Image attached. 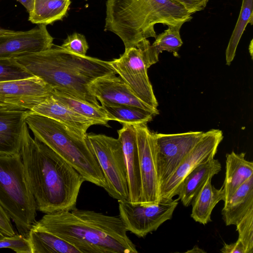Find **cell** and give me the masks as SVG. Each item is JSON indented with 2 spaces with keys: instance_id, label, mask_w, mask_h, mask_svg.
Wrapping results in <instances>:
<instances>
[{
  "instance_id": "cell-1",
  "label": "cell",
  "mask_w": 253,
  "mask_h": 253,
  "mask_svg": "<svg viewBox=\"0 0 253 253\" xmlns=\"http://www.w3.org/2000/svg\"><path fill=\"white\" fill-rule=\"evenodd\" d=\"M20 154L37 211L46 214L76 207L84 179L50 148L32 137L27 125L24 129Z\"/></svg>"
},
{
  "instance_id": "cell-2",
  "label": "cell",
  "mask_w": 253,
  "mask_h": 253,
  "mask_svg": "<svg viewBox=\"0 0 253 253\" xmlns=\"http://www.w3.org/2000/svg\"><path fill=\"white\" fill-rule=\"evenodd\" d=\"M32 228L58 236L80 253H138L119 215H107L76 207L46 213Z\"/></svg>"
},
{
  "instance_id": "cell-3",
  "label": "cell",
  "mask_w": 253,
  "mask_h": 253,
  "mask_svg": "<svg viewBox=\"0 0 253 253\" xmlns=\"http://www.w3.org/2000/svg\"><path fill=\"white\" fill-rule=\"evenodd\" d=\"M33 76L43 80L53 89L69 93L96 106L97 99L89 85L96 79L116 75L108 61L69 52L53 45L41 52L14 58Z\"/></svg>"
},
{
  "instance_id": "cell-4",
  "label": "cell",
  "mask_w": 253,
  "mask_h": 253,
  "mask_svg": "<svg viewBox=\"0 0 253 253\" xmlns=\"http://www.w3.org/2000/svg\"><path fill=\"white\" fill-rule=\"evenodd\" d=\"M191 15L173 0H107L104 30L116 34L128 48L155 38L156 24H183Z\"/></svg>"
},
{
  "instance_id": "cell-5",
  "label": "cell",
  "mask_w": 253,
  "mask_h": 253,
  "mask_svg": "<svg viewBox=\"0 0 253 253\" xmlns=\"http://www.w3.org/2000/svg\"><path fill=\"white\" fill-rule=\"evenodd\" d=\"M26 123L34 138L46 144L71 165L85 181L106 188L104 175L86 136L74 132L57 121L30 111Z\"/></svg>"
},
{
  "instance_id": "cell-6",
  "label": "cell",
  "mask_w": 253,
  "mask_h": 253,
  "mask_svg": "<svg viewBox=\"0 0 253 253\" xmlns=\"http://www.w3.org/2000/svg\"><path fill=\"white\" fill-rule=\"evenodd\" d=\"M0 206L20 234L28 237L36 223L37 205L20 154L0 155Z\"/></svg>"
},
{
  "instance_id": "cell-7",
  "label": "cell",
  "mask_w": 253,
  "mask_h": 253,
  "mask_svg": "<svg viewBox=\"0 0 253 253\" xmlns=\"http://www.w3.org/2000/svg\"><path fill=\"white\" fill-rule=\"evenodd\" d=\"M159 61L147 39L135 46L126 48L118 58L108 61L116 74L141 100L157 109L158 102L149 80L148 69Z\"/></svg>"
},
{
  "instance_id": "cell-8",
  "label": "cell",
  "mask_w": 253,
  "mask_h": 253,
  "mask_svg": "<svg viewBox=\"0 0 253 253\" xmlns=\"http://www.w3.org/2000/svg\"><path fill=\"white\" fill-rule=\"evenodd\" d=\"M86 138L105 179V190L118 201H128L126 165L119 139L92 133Z\"/></svg>"
},
{
  "instance_id": "cell-9",
  "label": "cell",
  "mask_w": 253,
  "mask_h": 253,
  "mask_svg": "<svg viewBox=\"0 0 253 253\" xmlns=\"http://www.w3.org/2000/svg\"><path fill=\"white\" fill-rule=\"evenodd\" d=\"M179 200L178 198L161 199L149 204L118 201L119 216L127 231L143 238L171 218Z\"/></svg>"
},
{
  "instance_id": "cell-10",
  "label": "cell",
  "mask_w": 253,
  "mask_h": 253,
  "mask_svg": "<svg viewBox=\"0 0 253 253\" xmlns=\"http://www.w3.org/2000/svg\"><path fill=\"white\" fill-rule=\"evenodd\" d=\"M204 133V131H194L172 134L155 132L160 188L175 171Z\"/></svg>"
},
{
  "instance_id": "cell-11",
  "label": "cell",
  "mask_w": 253,
  "mask_h": 253,
  "mask_svg": "<svg viewBox=\"0 0 253 253\" xmlns=\"http://www.w3.org/2000/svg\"><path fill=\"white\" fill-rule=\"evenodd\" d=\"M147 124L132 125L135 131L139 161L142 189L140 204H142L156 203L160 201L155 134Z\"/></svg>"
},
{
  "instance_id": "cell-12",
  "label": "cell",
  "mask_w": 253,
  "mask_h": 253,
  "mask_svg": "<svg viewBox=\"0 0 253 253\" xmlns=\"http://www.w3.org/2000/svg\"><path fill=\"white\" fill-rule=\"evenodd\" d=\"M223 138L222 131L211 129L206 132L184 158L168 180L160 188L159 199H170L186 176L199 164L214 156Z\"/></svg>"
},
{
  "instance_id": "cell-13",
  "label": "cell",
  "mask_w": 253,
  "mask_h": 253,
  "mask_svg": "<svg viewBox=\"0 0 253 253\" xmlns=\"http://www.w3.org/2000/svg\"><path fill=\"white\" fill-rule=\"evenodd\" d=\"M53 38L45 25L25 31L2 29L0 32V58L12 59L52 47Z\"/></svg>"
},
{
  "instance_id": "cell-14",
  "label": "cell",
  "mask_w": 253,
  "mask_h": 253,
  "mask_svg": "<svg viewBox=\"0 0 253 253\" xmlns=\"http://www.w3.org/2000/svg\"><path fill=\"white\" fill-rule=\"evenodd\" d=\"M53 89L43 80L36 76L0 82V101L31 110L51 95Z\"/></svg>"
},
{
  "instance_id": "cell-15",
  "label": "cell",
  "mask_w": 253,
  "mask_h": 253,
  "mask_svg": "<svg viewBox=\"0 0 253 253\" xmlns=\"http://www.w3.org/2000/svg\"><path fill=\"white\" fill-rule=\"evenodd\" d=\"M89 88L101 105H128L143 109L155 116L159 114L158 109L141 100L121 78L116 75L99 78L89 85Z\"/></svg>"
},
{
  "instance_id": "cell-16",
  "label": "cell",
  "mask_w": 253,
  "mask_h": 253,
  "mask_svg": "<svg viewBox=\"0 0 253 253\" xmlns=\"http://www.w3.org/2000/svg\"><path fill=\"white\" fill-rule=\"evenodd\" d=\"M29 112L14 106H0V155L20 154Z\"/></svg>"
},
{
  "instance_id": "cell-17",
  "label": "cell",
  "mask_w": 253,
  "mask_h": 253,
  "mask_svg": "<svg viewBox=\"0 0 253 253\" xmlns=\"http://www.w3.org/2000/svg\"><path fill=\"white\" fill-rule=\"evenodd\" d=\"M118 130L126 165L128 188V202L139 204L141 197V181L139 161L134 126L130 124H122Z\"/></svg>"
},
{
  "instance_id": "cell-18",
  "label": "cell",
  "mask_w": 253,
  "mask_h": 253,
  "mask_svg": "<svg viewBox=\"0 0 253 253\" xmlns=\"http://www.w3.org/2000/svg\"><path fill=\"white\" fill-rule=\"evenodd\" d=\"M30 112L53 119L74 132L84 137L87 129L94 123L58 102L52 94L34 106Z\"/></svg>"
},
{
  "instance_id": "cell-19",
  "label": "cell",
  "mask_w": 253,
  "mask_h": 253,
  "mask_svg": "<svg viewBox=\"0 0 253 253\" xmlns=\"http://www.w3.org/2000/svg\"><path fill=\"white\" fill-rule=\"evenodd\" d=\"M221 165L217 159L212 158L199 164L184 178L178 186L176 195L185 207H188L207 180L218 174Z\"/></svg>"
},
{
  "instance_id": "cell-20",
  "label": "cell",
  "mask_w": 253,
  "mask_h": 253,
  "mask_svg": "<svg viewBox=\"0 0 253 253\" xmlns=\"http://www.w3.org/2000/svg\"><path fill=\"white\" fill-rule=\"evenodd\" d=\"M245 153L237 154L232 151L226 155L225 176L222 185L224 203L237 189L253 176V163L247 160Z\"/></svg>"
},
{
  "instance_id": "cell-21",
  "label": "cell",
  "mask_w": 253,
  "mask_h": 253,
  "mask_svg": "<svg viewBox=\"0 0 253 253\" xmlns=\"http://www.w3.org/2000/svg\"><path fill=\"white\" fill-rule=\"evenodd\" d=\"M253 208V176L247 179L224 203L221 211L226 225L236 224Z\"/></svg>"
},
{
  "instance_id": "cell-22",
  "label": "cell",
  "mask_w": 253,
  "mask_h": 253,
  "mask_svg": "<svg viewBox=\"0 0 253 253\" xmlns=\"http://www.w3.org/2000/svg\"><path fill=\"white\" fill-rule=\"evenodd\" d=\"M209 178L191 202V217L196 222L206 225L211 221V214L217 203L223 201L224 193L221 187L216 189Z\"/></svg>"
},
{
  "instance_id": "cell-23",
  "label": "cell",
  "mask_w": 253,
  "mask_h": 253,
  "mask_svg": "<svg viewBox=\"0 0 253 253\" xmlns=\"http://www.w3.org/2000/svg\"><path fill=\"white\" fill-rule=\"evenodd\" d=\"M52 96L67 108L93 121L94 125L109 126L110 120L101 105L96 106L69 93L55 89H53Z\"/></svg>"
},
{
  "instance_id": "cell-24",
  "label": "cell",
  "mask_w": 253,
  "mask_h": 253,
  "mask_svg": "<svg viewBox=\"0 0 253 253\" xmlns=\"http://www.w3.org/2000/svg\"><path fill=\"white\" fill-rule=\"evenodd\" d=\"M28 238L32 253H80L71 244L43 230L32 228Z\"/></svg>"
},
{
  "instance_id": "cell-25",
  "label": "cell",
  "mask_w": 253,
  "mask_h": 253,
  "mask_svg": "<svg viewBox=\"0 0 253 253\" xmlns=\"http://www.w3.org/2000/svg\"><path fill=\"white\" fill-rule=\"evenodd\" d=\"M70 4V0H35L29 20L38 25L51 24L66 15Z\"/></svg>"
},
{
  "instance_id": "cell-26",
  "label": "cell",
  "mask_w": 253,
  "mask_h": 253,
  "mask_svg": "<svg viewBox=\"0 0 253 253\" xmlns=\"http://www.w3.org/2000/svg\"><path fill=\"white\" fill-rule=\"evenodd\" d=\"M110 121L131 125L148 123L155 115L143 109L128 105H101Z\"/></svg>"
},
{
  "instance_id": "cell-27",
  "label": "cell",
  "mask_w": 253,
  "mask_h": 253,
  "mask_svg": "<svg viewBox=\"0 0 253 253\" xmlns=\"http://www.w3.org/2000/svg\"><path fill=\"white\" fill-rule=\"evenodd\" d=\"M253 23V0H242L241 10L225 51L226 64L233 60L241 37L248 24Z\"/></svg>"
},
{
  "instance_id": "cell-28",
  "label": "cell",
  "mask_w": 253,
  "mask_h": 253,
  "mask_svg": "<svg viewBox=\"0 0 253 253\" xmlns=\"http://www.w3.org/2000/svg\"><path fill=\"white\" fill-rule=\"evenodd\" d=\"M183 24L168 26L163 32L156 36L151 44L155 54L159 57L164 51L171 52L175 57H179L178 51L183 44L180 30Z\"/></svg>"
},
{
  "instance_id": "cell-29",
  "label": "cell",
  "mask_w": 253,
  "mask_h": 253,
  "mask_svg": "<svg viewBox=\"0 0 253 253\" xmlns=\"http://www.w3.org/2000/svg\"><path fill=\"white\" fill-rule=\"evenodd\" d=\"M238 239L243 244L245 253L253 252V208L251 209L236 224Z\"/></svg>"
},
{
  "instance_id": "cell-30",
  "label": "cell",
  "mask_w": 253,
  "mask_h": 253,
  "mask_svg": "<svg viewBox=\"0 0 253 253\" xmlns=\"http://www.w3.org/2000/svg\"><path fill=\"white\" fill-rule=\"evenodd\" d=\"M33 76L14 58H0V82L23 79Z\"/></svg>"
},
{
  "instance_id": "cell-31",
  "label": "cell",
  "mask_w": 253,
  "mask_h": 253,
  "mask_svg": "<svg viewBox=\"0 0 253 253\" xmlns=\"http://www.w3.org/2000/svg\"><path fill=\"white\" fill-rule=\"evenodd\" d=\"M2 248L10 249L17 253H32L29 239L20 234H15L10 236H5L0 239V249Z\"/></svg>"
},
{
  "instance_id": "cell-32",
  "label": "cell",
  "mask_w": 253,
  "mask_h": 253,
  "mask_svg": "<svg viewBox=\"0 0 253 253\" xmlns=\"http://www.w3.org/2000/svg\"><path fill=\"white\" fill-rule=\"evenodd\" d=\"M60 46L69 52L81 56H85L89 48L85 36L77 32L68 36Z\"/></svg>"
},
{
  "instance_id": "cell-33",
  "label": "cell",
  "mask_w": 253,
  "mask_h": 253,
  "mask_svg": "<svg viewBox=\"0 0 253 253\" xmlns=\"http://www.w3.org/2000/svg\"><path fill=\"white\" fill-rule=\"evenodd\" d=\"M191 14L205 9L209 0H173Z\"/></svg>"
},
{
  "instance_id": "cell-34",
  "label": "cell",
  "mask_w": 253,
  "mask_h": 253,
  "mask_svg": "<svg viewBox=\"0 0 253 253\" xmlns=\"http://www.w3.org/2000/svg\"><path fill=\"white\" fill-rule=\"evenodd\" d=\"M0 232L6 236H12L15 234L10 217L0 206Z\"/></svg>"
},
{
  "instance_id": "cell-35",
  "label": "cell",
  "mask_w": 253,
  "mask_h": 253,
  "mask_svg": "<svg viewBox=\"0 0 253 253\" xmlns=\"http://www.w3.org/2000/svg\"><path fill=\"white\" fill-rule=\"evenodd\" d=\"M220 251L223 253H245L242 243L238 240L230 244L224 243Z\"/></svg>"
},
{
  "instance_id": "cell-36",
  "label": "cell",
  "mask_w": 253,
  "mask_h": 253,
  "mask_svg": "<svg viewBox=\"0 0 253 253\" xmlns=\"http://www.w3.org/2000/svg\"><path fill=\"white\" fill-rule=\"evenodd\" d=\"M19 2L27 10L29 14L33 10L35 0H16Z\"/></svg>"
},
{
  "instance_id": "cell-37",
  "label": "cell",
  "mask_w": 253,
  "mask_h": 253,
  "mask_svg": "<svg viewBox=\"0 0 253 253\" xmlns=\"http://www.w3.org/2000/svg\"><path fill=\"white\" fill-rule=\"evenodd\" d=\"M5 236L3 234L0 232V239L3 238Z\"/></svg>"
},
{
  "instance_id": "cell-38",
  "label": "cell",
  "mask_w": 253,
  "mask_h": 253,
  "mask_svg": "<svg viewBox=\"0 0 253 253\" xmlns=\"http://www.w3.org/2000/svg\"><path fill=\"white\" fill-rule=\"evenodd\" d=\"M4 105H10L6 104L0 101V106H4Z\"/></svg>"
},
{
  "instance_id": "cell-39",
  "label": "cell",
  "mask_w": 253,
  "mask_h": 253,
  "mask_svg": "<svg viewBox=\"0 0 253 253\" xmlns=\"http://www.w3.org/2000/svg\"><path fill=\"white\" fill-rule=\"evenodd\" d=\"M2 29L1 28H0V32H1V31L2 30Z\"/></svg>"
}]
</instances>
